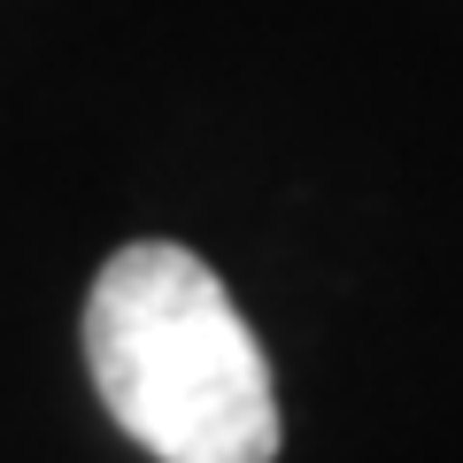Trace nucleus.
I'll use <instances>...</instances> for the list:
<instances>
[{"instance_id": "nucleus-1", "label": "nucleus", "mask_w": 463, "mask_h": 463, "mask_svg": "<svg viewBox=\"0 0 463 463\" xmlns=\"http://www.w3.org/2000/svg\"><path fill=\"white\" fill-rule=\"evenodd\" d=\"M85 371L155 463H279L263 340L194 248L132 240L85 294Z\"/></svg>"}]
</instances>
